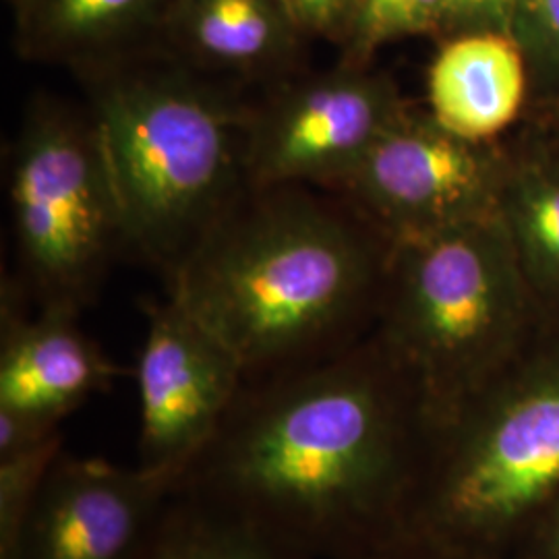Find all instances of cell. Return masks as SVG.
I'll list each match as a JSON object with an SVG mask.
<instances>
[{"label": "cell", "mask_w": 559, "mask_h": 559, "mask_svg": "<svg viewBox=\"0 0 559 559\" xmlns=\"http://www.w3.org/2000/svg\"><path fill=\"white\" fill-rule=\"evenodd\" d=\"M300 32L330 40H346L359 0H282Z\"/></svg>", "instance_id": "21"}, {"label": "cell", "mask_w": 559, "mask_h": 559, "mask_svg": "<svg viewBox=\"0 0 559 559\" xmlns=\"http://www.w3.org/2000/svg\"><path fill=\"white\" fill-rule=\"evenodd\" d=\"M60 454L62 433L27 450L0 456V559L13 558L41 483Z\"/></svg>", "instance_id": "18"}, {"label": "cell", "mask_w": 559, "mask_h": 559, "mask_svg": "<svg viewBox=\"0 0 559 559\" xmlns=\"http://www.w3.org/2000/svg\"><path fill=\"white\" fill-rule=\"evenodd\" d=\"M143 311L138 464L180 479L221 429L247 378L226 344L179 300L145 302Z\"/></svg>", "instance_id": "9"}, {"label": "cell", "mask_w": 559, "mask_h": 559, "mask_svg": "<svg viewBox=\"0 0 559 559\" xmlns=\"http://www.w3.org/2000/svg\"><path fill=\"white\" fill-rule=\"evenodd\" d=\"M408 106L396 83L367 64L278 81L249 106V187L336 191Z\"/></svg>", "instance_id": "7"}, {"label": "cell", "mask_w": 559, "mask_h": 559, "mask_svg": "<svg viewBox=\"0 0 559 559\" xmlns=\"http://www.w3.org/2000/svg\"><path fill=\"white\" fill-rule=\"evenodd\" d=\"M413 400L419 388L380 338L247 381L175 493L307 558H359L399 496Z\"/></svg>", "instance_id": "1"}, {"label": "cell", "mask_w": 559, "mask_h": 559, "mask_svg": "<svg viewBox=\"0 0 559 559\" xmlns=\"http://www.w3.org/2000/svg\"><path fill=\"white\" fill-rule=\"evenodd\" d=\"M302 36L282 0H175L160 38L205 78L274 81L293 69Z\"/></svg>", "instance_id": "12"}, {"label": "cell", "mask_w": 559, "mask_h": 559, "mask_svg": "<svg viewBox=\"0 0 559 559\" xmlns=\"http://www.w3.org/2000/svg\"><path fill=\"white\" fill-rule=\"evenodd\" d=\"M179 479L62 450L11 559H135Z\"/></svg>", "instance_id": "10"}, {"label": "cell", "mask_w": 559, "mask_h": 559, "mask_svg": "<svg viewBox=\"0 0 559 559\" xmlns=\"http://www.w3.org/2000/svg\"><path fill=\"white\" fill-rule=\"evenodd\" d=\"M526 119L535 122L547 135H551L554 140L559 141V102L539 106V108H531Z\"/></svg>", "instance_id": "22"}, {"label": "cell", "mask_w": 559, "mask_h": 559, "mask_svg": "<svg viewBox=\"0 0 559 559\" xmlns=\"http://www.w3.org/2000/svg\"><path fill=\"white\" fill-rule=\"evenodd\" d=\"M124 242L166 278L251 189L249 106L168 55L81 75Z\"/></svg>", "instance_id": "3"}, {"label": "cell", "mask_w": 559, "mask_h": 559, "mask_svg": "<svg viewBox=\"0 0 559 559\" xmlns=\"http://www.w3.org/2000/svg\"><path fill=\"white\" fill-rule=\"evenodd\" d=\"M445 0H359L346 40V60L369 64L371 55L390 41L440 34Z\"/></svg>", "instance_id": "17"}, {"label": "cell", "mask_w": 559, "mask_h": 559, "mask_svg": "<svg viewBox=\"0 0 559 559\" xmlns=\"http://www.w3.org/2000/svg\"><path fill=\"white\" fill-rule=\"evenodd\" d=\"M425 506L438 535L510 519L559 480V359L535 367L471 431Z\"/></svg>", "instance_id": "8"}, {"label": "cell", "mask_w": 559, "mask_h": 559, "mask_svg": "<svg viewBox=\"0 0 559 559\" xmlns=\"http://www.w3.org/2000/svg\"><path fill=\"white\" fill-rule=\"evenodd\" d=\"M25 290L4 282L0 302V411L60 427L94 394L112 388L120 369L80 328L69 307L23 309Z\"/></svg>", "instance_id": "11"}, {"label": "cell", "mask_w": 559, "mask_h": 559, "mask_svg": "<svg viewBox=\"0 0 559 559\" xmlns=\"http://www.w3.org/2000/svg\"><path fill=\"white\" fill-rule=\"evenodd\" d=\"M503 147L498 216L533 300L559 305V141L524 119Z\"/></svg>", "instance_id": "15"}, {"label": "cell", "mask_w": 559, "mask_h": 559, "mask_svg": "<svg viewBox=\"0 0 559 559\" xmlns=\"http://www.w3.org/2000/svg\"><path fill=\"white\" fill-rule=\"evenodd\" d=\"M355 559H373V558H371V556H369V554H365V556H359V558H355Z\"/></svg>", "instance_id": "23"}, {"label": "cell", "mask_w": 559, "mask_h": 559, "mask_svg": "<svg viewBox=\"0 0 559 559\" xmlns=\"http://www.w3.org/2000/svg\"><path fill=\"white\" fill-rule=\"evenodd\" d=\"M135 559H311L203 503L173 496Z\"/></svg>", "instance_id": "16"}, {"label": "cell", "mask_w": 559, "mask_h": 559, "mask_svg": "<svg viewBox=\"0 0 559 559\" xmlns=\"http://www.w3.org/2000/svg\"><path fill=\"white\" fill-rule=\"evenodd\" d=\"M533 295L500 216L390 247L381 344L443 417L491 371Z\"/></svg>", "instance_id": "4"}, {"label": "cell", "mask_w": 559, "mask_h": 559, "mask_svg": "<svg viewBox=\"0 0 559 559\" xmlns=\"http://www.w3.org/2000/svg\"><path fill=\"white\" fill-rule=\"evenodd\" d=\"M9 201L21 288L38 307L81 311L124 240L119 201L92 117L38 98L11 150Z\"/></svg>", "instance_id": "5"}, {"label": "cell", "mask_w": 559, "mask_h": 559, "mask_svg": "<svg viewBox=\"0 0 559 559\" xmlns=\"http://www.w3.org/2000/svg\"><path fill=\"white\" fill-rule=\"evenodd\" d=\"M512 38L528 67L531 108L559 102V0H514Z\"/></svg>", "instance_id": "19"}, {"label": "cell", "mask_w": 559, "mask_h": 559, "mask_svg": "<svg viewBox=\"0 0 559 559\" xmlns=\"http://www.w3.org/2000/svg\"><path fill=\"white\" fill-rule=\"evenodd\" d=\"M390 245L305 187L249 189L168 276L247 381L332 359L380 309Z\"/></svg>", "instance_id": "2"}, {"label": "cell", "mask_w": 559, "mask_h": 559, "mask_svg": "<svg viewBox=\"0 0 559 559\" xmlns=\"http://www.w3.org/2000/svg\"><path fill=\"white\" fill-rule=\"evenodd\" d=\"M531 108V78L519 41L501 32L448 38L429 67L427 110L448 131L498 141Z\"/></svg>", "instance_id": "13"}, {"label": "cell", "mask_w": 559, "mask_h": 559, "mask_svg": "<svg viewBox=\"0 0 559 559\" xmlns=\"http://www.w3.org/2000/svg\"><path fill=\"white\" fill-rule=\"evenodd\" d=\"M175 0H17V46L25 59L67 64L85 75L143 55L162 36Z\"/></svg>", "instance_id": "14"}, {"label": "cell", "mask_w": 559, "mask_h": 559, "mask_svg": "<svg viewBox=\"0 0 559 559\" xmlns=\"http://www.w3.org/2000/svg\"><path fill=\"white\" fill-rule=\"evenodd\" d=\"M514 0H445L440 36L443 40L473 34L501 32L512 36Z\"/></svg>", "instance_id": "20"}, {"label": "cell", "mask_w": 559, "mask_h": 559, "mask_svg": "<svg viewBox=\"0 0 559 559\" xmlns=\"http://www.w3.org/2000/svg\"><path fill=\"white\" fill-rule=\"evenodd\" d=\"M503 166V140L460 138L408 106L336 191L392 247L496 216Z\"/></svg>", "instance_id": "6"}, {"label": "cell", "mask_w": 559, "mask_h": 559, "mask_svg": "<svg viewBox=\"0 0 559 559\" xmlns=\"http://www.w3.org/2000/svg\"><path fill=\"white\" fill-rule=\"evenodd\" d=\"M556 543H558V549H559V528H558V539H556Z\"/></svg>", "instance_id": "24"}]
</instances>
